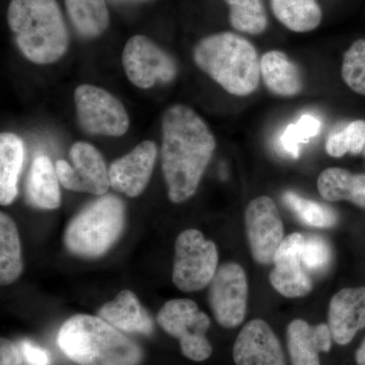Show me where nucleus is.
Listing matches in <instances>:
<instances>
[{"mask_svg": "<svg viewBox=\"0 0 365 365\" xmlns=\"http://www.w3.org/2000/svg\"><path fill=\"white\" fill-rule=\"evenodd\" d=\"M160 150L168 196L182 203L195 194L216 148L205 121L186 105H174L165 112Z\"/></svg>", "mask_w": 365, "mask_h": 365, "instance_id": "obj_1", "label": "nucleus"}, {"mask_svg": "<svg viewBox=\"0 0 365 365\" xmlns=\"http://www.w3.org/2000/svg\"><path fill=\"white\" fill-rule=\"evenodd\" d=\"M61 351L78 365H139L140 346L100 317L79 314L60 328Z\"/></svg>", "mask_w": 365, "mask_h": 365, "instance_id": "obj_2", "label": "nucleus"}, {"mask_svg": "<svg viewBox=\"0 0 365 365\" xmlns=\"http://www.w3.org/2000/svg\"><path fill=\"white\" fill-rule=\"evenodd\" d=\"M6 18L19 49L33 63H54L68 49V31L56 0H11Z\"/></svg>", "mask_w": 365, "mask_h": 365, "instance_id": "obj_3", "label": "nucleus"}, {"mask_svg": "<svg viewBox=\"0 0 365 365\" xmlns=\"http://www.w3.org/2000/svg\"><path fill=\"white\" fill-rule=\"evenodd\" d=\"M196 66L230 95L246 97L258 88L260 61L256 48L237 34L223 32L199 41L193 51Z\"/></svg>", "mask_w": 365, "mask_h": 365, "instance_id": "obj_4", "label": "nucleus"}, {"mask_svg": "<svg viewBox=\"0 0 365 365\" xmlns=\"http://www.w3.org/2000/svg\"><path fill=\"white\" fill-rule=\"evenodd\" d=\"M124 225L123 201L114 195H103L72 218L64 232V244L76 256L98 258L112 248Z\"/></svg>", "mask_w": 365, "mask_h": 365, "instance_id": "obj_5", "label": "nucleus"}, {"mask_svg": "<svg viewBox=\"0 0 365 365\" xmlns=\"http://www.w3.org/2000/svg\"><path fill=\"white\" fill-rule=\"evenodd\" d=\"M217 264V248L202 232L191 228L177 237L173 281L182 292H199L210 284Z\"/></svg>", "mask_w": 365, "mask_h": 365, "instance_id": "obj_6", "label": "nucleus"}, {"mask_svg": "<svg viewBox=\"0 0 365 365\" xmlns=\"http://www.w3.org/2000/svg\"><path fill=\"white\" fill-rule=\"evenodd\" d=\"M157 319L165 333L180 341L182 355L187 359L201 362L212 354V346L206 337L210 319L193 300H169L160 309Z\"/></svg>", "mask_w": 365, "mask_h": 365, "instance_id": "obj_7", "label": "nucleus"}, {"mask_svg": "<svg viewBox=\"0 0 365 365\" xmlns=\"http://www.w3.org/2000/svg\"><path fill=\"white\" fill-rule=\"evenodd\" d=\"M79 126L91 135L119 137L129 128V117L123 104L109 91L81 85L74 91Z\"/></svg>", "mask_w": 365, "mask_h": 365, "instance_id": "obj_8", "label": "nucleus"}, {"mask_svg": "<svg viewBox=\"0 0 365 365\" xmlns=\"http://www.w3.org/2000/svg\"><path fill=\"white\" fill-rule=\"evenodd\" d=\"M127 78L139 88L168 83L176 78V61L148 37L136 35L127 41L122 55Z\"/></svg>", "mask_w": 365, "mask_h": 365, "instance_id": "obj_9", "label": "nucleus"}, {"mask_svg": "<svg viewBox=\"0 0 365 365\" xmlns=\"http://www.w3.org/2000/svg\"><path fill=\"white\" fill-rule=\"evenodd\" d=\"M209 285V304L216 322L227 329L241 325L248 302V281L242 266L234 262L223 264Z\"/></svg>", "mask_w": 365, "mask_h": 365, "instance_id": "obj_10", "label": "nucleus"}, {"mask_svg": "<svg viewBox=\"0 0 365 365\" xmlns=\"http://www.w3.org/2000/svg\"><path fill=\"white\" fill-rule=\"evenodd\" d=\"M71 163L63 160L56 163L60 184L67 190L79 193L103 196L110 186L109 170L104 158L90 143L78 141L69 151Z\"/></svg>", "mask_w": 365, "mask_h": 365, "instance_id": "obj_11", "label": "nucleus"}, {"mask_svg": "<svg viewBox=\"0 0 365 365\" xmlns=\"http://www.w3.org/2000/svg\"><path fill=\"white\" fill-rule=\"evenodd\" d=\"M245 218L254 260L261 265L273 263L284 232L277 205L270 197H258L249 203Z\"/></svg>", "mask_w": 365, "mask_h": 365, "instance_id": "obj_12", "label": "nucleus"}, {"mask_svg": "<svg viewBox=\"0 0 365 365\" xmlns=\"http://www.w3.org/2000/svg\"><path fill=\"white\" fill-rule=\"evenodd\" d=\"M304 235L294 232L283 240L274 257L271 285L281 295L289 299L306 297L313 289L311 278L302 267Z\"/></svg>", "mask_w": 365, "mask_h": 365, "instance_id": "obj_13", "label": "nucleus"}, {"mask_svg": "<svg viewBox=\"0 0 365 365\" xmlns=\"http://www.w3.org/2000/svg\"><path fill=\"white\" fill-rule=\"evenodd\" d=\"M232 357L235 365H287L279 339L260 319H252L242 329Z\"/></svg>", "mask_w": 365, "mask_h": 365, "instance_id": "obj_14", "label": "nucleus"}, {"mask_svg": "<svg viewBox=\"0 0 365 365\" xmlns=\"http://www.w3.org/2000/svg\"><path fill=\"white\" fill-rule=\"evenodd\" d=\"M158 146L151 140L143 141L130 153L110 165V185L115 191L134 198L140 195L150 182Z\"/></svg>", "mask_w": 365, "mask_h": 365, "instance_id": "obj_15", "label": "nucleus"}, {"mask_svg": "<svg viewBox=\"0 0 365 365\" xmlns=\"http://www.w3.org/2000/svg\"><path fill=\"white\" fill-rule=\"evenodd\" d=\"M329 327L337 344L347 345L365 328V287L344 288L329 306Z\"/></svg>", "mask_w": 365, "mask_h": 365, "instance_id": "obj_16", "label": "nucleus"}, {"mask_svg": "<svg viewBox=\"0 0 365 365\" xmlns=\"http://www.w3.org/2000/svg\"><path fill=\"white\" fill-rule=\"evenodd\" d=\"M287 339L292 365H321L319 354L330 351L333 337L329 325L297 319L287 327Z\"/></svg>", "mask_w": 365, "mask_h": 365, "instance_id": "obj_17", "label": "nucleus"}, {"mask_svg": "<svg viewBox=\"0 0 365 365\" xmlns=\"http://www.w3.org/2000/svg\"><path fill=\"white\" fill-rule=\"evenodd\" d=\"M98 314L121 332L150 335L153 331L150 314L131 290H122L111 302H106Z\"/></svg>", "mask_w": 365, "mask_h": 365, "instance_id": "obj_18", "label": "nucleus"}, {"mask_svg": "<svg viewBox=\"0 0 365 365\" xmlns=\"http://www.w3.org/2000/svg\"><path fill=\"white\" fill-rule=\"evenodd\" d=\"M60 181L51 160L39 155L34 160L26 182V200L39 209L58 208L61 204Z\"/></svg>", "mask_w": 365, "mask_h": 365, "instance_id": "obj_19", "label": "nucleus"}, {"mask_svg": "<svg viewBox=\"0 0 365 365\" xmlns=\"http://www.w3.org/2000/svg\"><path fill=\"white\" fill-rule=\"evenodd\" d=\"M261 76L269 91L279 97H294L304 90L299 66L285 53L272 50L262 56Z\"/></svg>", "mask_w": 365, "mask_h": 365, "instance_id": "obj_20", "label": "nucleus"}, {"mask_svg": "<svg viewBox=\"0 0 365 365\" xmlns=\"http://www.w3.org/2000/svg\"><path fill=\"white\" fill-rule=\"evenodd\" d=\"M318 190L329 202L347 200L365 209L364 174H352L341 168H330L319 175Z\"/></svg>", "mask_w": 365, "mask_h": 365, "instance_id": "obj_21", "label": "nucleus"}, {"mask_svg": "<svg viewBox=\"0 0 365 365\" xmlns=\"http://www.w3.org/2000/svg\"><path fill=\"white\" fill-rule=\"evenodd\" d=\"M24 143L18 135H0V203L6 206L18 196V181L24 163Z\"/></svg>", "mask_w": 365, "mask_h": 365, "instance_id": "obj_22", "label": "nucleus"}, {"mask_svg": "<svg viewBox=\"0 0 365 365\" xmlns=\"http://www.w3.org/2000/svg\"><path fill=\"white\" fill-rule=\"evenodd\" d=\"M270 4L276 19L292 32L316 30L323 19L318 0H270Z\"/></svg>", "mask_w": 365, "mask_h": 365, "instance_id": "obj_23", "label": "nucleus"}, {"mask_svg": "<svg viewBox=\"0 0 365 365\" xmlns=\"http://www.w3.org/2000/svg\"><path fill=\"white\" fill-rule=\"evenodd\" d=\"M69 19L83 38H98L110 25V14L105 0H64Z\"/></svg>", "mask_w": 365, "mask_h": 365, "instance_id": "obj_24", "label": "nucleus"}, {"mask_svg": "<svg viewBox=\"0 0 365 365\" xmlns=\"http://www.w3.org/2000/svg\"><path fill=\"white\" fill-rule=\"evenodd\" d=\"M23 271L20 237L16 223L6 213H0V282L9 285Z\"/></svg>", "mask_w": 365, "mask_h": 365, "instance_id": "obj_25", "label": "nucleus"}, {"mask_svg": "<svg viewBox=\"0 0 365 365\" xmlns=\"http://www.w3.org/2000/svg\"><path fill=\"white\" fill-rule=\"evenodd\" d=\"M230 6V23L235 30L249 35H260L268 26L262 0H225Z\"/></svg>", "mask_w": 365, "mask_h": 365, "instance_id": "obj_26", "label": "nucleus"}, {"mask_svg": "<svg viewBox=\"0 0 365 365\" xmlns=\"http://www.w3.org/2000/svg\"><path fill=\"white\" fill-rule=\"evenodd\" d=\"M283 201L302 222L309 227H331L337 222V215L333 209L324 204L304 198L294 192H285L283 194Z\"/></svg>", "mask_w": 365, "mask_h": 365, "instance_id": "obj_27", "label": "nucleus"}, {"mask_svg": "<svg viewBox=\"0 0 365 365\" xmlns=\"http://www.w3.org/2000/svg\"><path fill=\"white\" fill-rule=\"evenodd\" d=\"M341 72L346 85L365 96V39L355 41L346 51Z\"/></svg>", "mask_w": 365, "mask_h": 365, "instance_id": "obj_28", "label": "nucleus"}, {"mask_svg": "<svg viewBox=\"0 0 365 365\" xmlns=\"http://www.w3.org/2000/svg\"><path fill=\"white\" fill-rule=\"evenodd\" d=\"M331 251L328 242L318 235H311L304 240L302 263L309 271H322L329 265Z\"/></svg>", "mask_w": 365, "mask_h": 365, "instance_id": "obj_29", "label": "nucleus"}, {"mask_svg": "<svg viewBox=\"0 0 365 365\" xmlns=\"http://www.w3.org/2000/svg\"><path fill=\"white\" fill-rule=\"evenodd\" d=\"M349 153L357 155L365 148V121L355 120L344 127Z\"/></svg>", "mask_w": 365, "mask_h": 365, "instance_id": "obj_30", "label": "nucleus"}, {"mask_svg": "<svg viewBox=\"0 0 365 365\" xmlns=\"http://www.w3.org/2000/svg\"><path fill=\"white\" fill-rule=\"evenodd\" d=\"M20 349L23 359L28 365H51V357L44 348L36 345L30 340L20 342Z\"/></svg>", "mask_w": 365, "mask_h": 365, "instance_id": "obj_31", "label": "nucleus"}, {"mask_svg": "<svg viewBox=\"0 0 365 365\" xmlns=\"http://www.w3.org/2000/svg\"><path fill=\"white\" fill-rule=\"evenodd\" d=\"M294 125L302 143H306L312 137L318 135L321 129V122L318 118L309 114L302 115Z\"/></svg>", "mask_w": 365, "mask_h": 365, "instance_id": "obj_32", "label": "nucleus"}, {"mask_svg": "<svg viewBox=\"0 0 365 365\" xmlns=\"http://www.w3.org/2000/svg\"><path fill=\"white\" fill-rule=\"evenodd\" d=\"M327 153L333 158H341L349 153V146H348L347 138L344 128L339 131H334L327 139L326 143Z\"/></svg>", "mask_w": 365, "mask_h": 365, "instance_id": "obj_33", "label": "nucleus"}, {"mask_svg": "<svg viewBox=\"0 0 365 365\" xmlns=\"http://www.w3.org/2000/svg\"><path fill=\"white\" fill-rule=\"evenodd\" d=\"M0 365H23L20 347L6 338L0 341Z\"/></svg>", "mask_w": 365, "mask_h": 365, "instance_id": "obj_34", "label": "nucleus"}, {"mask_svg": "<svg viewBox=\"0 0 365 365\" xmlns=\"http://www.w3.org/2000/svg\"><path fill=\"white\" fill-rule=\"evenodd\" d=\"M357 365H365V339L355 354Z\"/></svg>", "mask_w": 365, "mask_h": 365, "instance_id": "obj_35", "label": "nucleus"}]
</instances>
